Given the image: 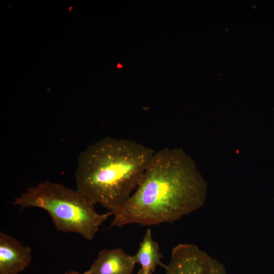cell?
I'll use <instances>...</instances> for the list:
<instances>
[{
	"instance_id": "1",
	"label": "cell",
	"mask_w": 274,
	"mask_h": 274,
	"mask_svg": "<svg viewBox=\"0 0 274 274\" xmlns=\"http://www.w3.org/2000/svg\"><path fill=\"white\" fill-rule=\"evenodd\" d=\"M207 184L191 157L180 149L155 153L135 189L119 209L111 212V227L173 223L200 208Z\"/></svg>"
},
{
	"instance_id": "2",
	"label": "cell",
	"mask_w": 274,
	"mask_h": 274,
	"mask_svg": "<svg viewBox=\"0 0 274 274\" xmlns=\"http://www.w3.org/2000/svg\"><path fill=\"white\" fill-rule=\"evenodd\" d=\"M155 151L132 140L107 136L79 155L76 190L110 212L121 208L138 186Z\"/></svg>"
},
{
	"instance_id": "3",
	"label": "cell",
	"mask_w": 274,
	"mask_h": 274,
	"mask_svg": "<svg viewBox=\"0 0 274 274\" xmlns=\"http://www.w3.org/2000/svg\"><path fill=\"white\" fill-rule=\"evenodd\" d=\"M13 204L22 208L45 210L58 230L77 233L88 241L93 239L101 224L112 215L111 212L98 213L95 204L76 189L50 181L29 188L16 198Z\"/></svg>"
},
{
	"instance_id": "4",
	"label": "cell",
	"mask_w": 274,
	"mask_h": 274,
	"mask_svg": "<svg viewBox=\"0 0 274 274\" xmlns=\"http://www.w3.org/2000/svg\"><path fill=\"white\" fill-rule=\"evenodd\" d=\"M165 269V274H227L222 263L191 244L175 247Z\"/></svg>"
},
{
	"instance_id": "5",
	"label": "cell",
	"mask_w": 274,
	"mask_h": 274,
	"mask_svg": "<svg viewBox=\"0 0 274 274\" xmlns=\"http://www.w3.org/2000/svg\"><path fill=\"white\" fill-rule=\"evenodd\" d=\"M31 249L16 238L0 232V274H18L29 264Z\"/></svg>"
},
{
	"instance_id": "6",
	"label": "cell",
	"mask_w": 274,
	"mask_h": 274,
	"mask_svg": "<svg viewBox=\"0 0 274 274\" xmlns=\"http://www.w3.org/2000/svg\"><path fill=\"white\" fill-rule=\"evenodd\" d=\"M135 263L134 256L120 248L103 249L88 270L91 274H132Z\"/></svg>"
},
{
	"instance_id": "7",
	"label": "cell",
	"mask_w": 274,
	"mask_h": 274,
	"mask_svg": "<svg viewBox=\"0 0 274 274\" xmlns=\"http://www.w3.org/2000/svg\"><path fill=\"white\" fill-rule=\"evenodd\" d=\"M136 263L147 271L154 272L157 266L166 268L161 261L162 256L159 252L158 244L152 238L151 230L147 229L143 241L140 244L136 254L134 255Z\"/></svg>"
},
{
	"instance_id": "8",
	"label": "cell",
	"mask_w": 274,
	"mask_h": 274,
	"mask_svg": "<svg viewBox=\"0 0 274 274\" xmlns=\"http://www.w3.org/2000/svg\"><path fill=\"white\" fill-rule=\"evenodd\" d=\"M63 274H91L88 270L85 271L83 273H80L76 271L71 270L70 271H66Z\"/></svg>"
},
{
	"instance_id": "9",
	"label": "cell",
	"mask_w": 274,
	"mask_h": 274,
	"mask_svg": "<svg viewBox=\"0 0 274 274\" xmlns=\"http://www.w3.org/2000/svg\"><path fill=\"white\" fill-rule=\"evenodd\" d=\"M137 274H153V272L151 271L145 270L142 268H141Z\"/></svg>"
},
{
	"instance_id": "10",
	"label": "cell",
	"mask_w": 274,
	"mask_h": 274,
	"mask_svg": "<svg viewBox=\"0 0 274 274\" xmlns=\"http://www.w3.org/2000/svg\"><path fill=\"white\" fill-rule=\"evenodd\" d=\"M117 67L118 68H121L122 67V65L121 64H120V63L118 64L117 65Z\"/></svg>"
}]
</instances>
